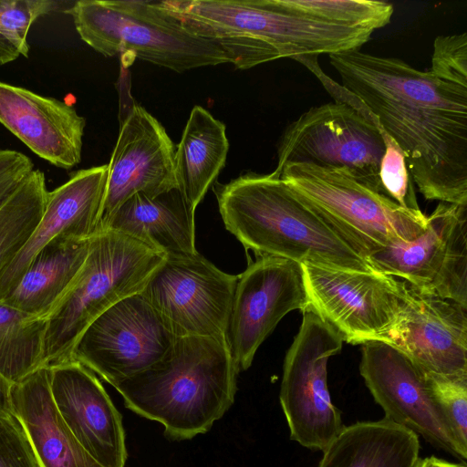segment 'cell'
<instances>
[{
    "instance_id": "6da1fadb",
    "label": "cell",
    "mask_w": 467,
    "mask_h": 467,
    "mask_svg": "<svg viewBox=\"0 0 467 467\" xmlns=\"http://www.w3.org/2000/svg\"><path fill=\"white\" fill-rule=\"evenodd\" d=\"M328 57L400 148L424 198L467 204V87L359 49Z\"/></svg>"
},
{
    "instance_id": "7a4b0ae2",
    "label": "cell",
    "mask_w": 467,
    "mask_h": 467,
    "mask_svg": "<svg viewBox=\"0 0 467 467\" xmlns=\"http://www.w3.org/2000/svg\"><path fill=\"white\" fill-rule=\"evenodd\" d=\"M163 5L192 32L216 43L238 69L279 58L358 50L374 32L306 16L282 0H170Z\"/></svg>"
},
{
    "instance_id": "3957f363",
    "label": "cell",
    "mask_w": 467,
    "mask_h": 467,
    "mask_svg": "<svg viewBox=\"0 0 467 467\" xmlns=\"http://www.w3.org/2000/svg\"><path fill=\"white\" fill-rule=\"evenodd\" d=\"M214 192L226 230L256 256L377 272L275 171L245 172Z\"/></svg>"
},
{
    "instance_id": "277c9868",
    "label": "cell",
    "mask_w": 467,
    "mask_h": 467,
    "mask_svg": "<svg viewBox=\"0 0 467 467\" xmlns=\"http://www.w3.org/2000/svg\"><path fill=\"white\" fill-rule=\"evenodd\" d=\"M239 371L226 337H176L158 362L113 387L125 406L175 440L208 431L234 402Z\"/></svg>"
},
{
    "instance_id": "5b68a950",
    "label": "cell",
    "mask_w": 467,
    "mask_h": 467,
    "mask_svg": "<svg viewBox=\"0 0 467 467\" xmlns=\"http://www.w3.org/2000/svg\"><path fill=\"white\" fill-rule=\"evenodd\" d=\"M65 13L79 37L104 57L130 52L178 73L231 63L216 43L188 29L161 1L79 0Z\"/></svg>"
},
{
    "instance_id": "8992f818",
    "label": "cell",
    "mask_w": 467,
    "mask_h": 467,
    "mask_svg": "<svg viewBox=\"0 0 467 467\" xmlns=\"http://www.w3.org/2000/svg\"><path fill=\"white\" fill-rule=\"evenodd\" d=\"M163 259L129 236L99 230L78 275L46 317L45 366L73 360L74 348L91 322L119 301L140 293Z\"/></svg>"
},
{
    "instance_id": "52a82bcc",
    "label": "cell",
    "mask_w": 467,
    "mask_h": 467,
    "mask_svg": "<svg viewBox=\"0 0 467 467\" xmlns=\"http://www.w3.org/2000/svg\"><path fill=\"white\" fill-rule=\"evenodd\" d=\"M277 174L366 260L395 243L414 240L427 226L420 209L400 206L346 169L289 163Z\"/></svg>"
},
{
    "instance_id": "ba28073f",
    "label": "cell",
    "mask_w": 467,
    "mask_h": 467,
    "mask_svg": "<svg viewBox=\"0 0 467 467\" xmlns=\"http://www.w3.org/2000/svg\"><path fill=\"white\" fill-rule=\"evenodd\" d=\"M302 313L284 360L279 399L291 440L324 451L345 427L330 397L327 370L329 358L341 351L345 340L310 307Z\"/></svg>"
},
{
    "instance_id": "9c48e42d",
    "label": "cell",
    "mask_w": 467,
    "mask_h": 467,
    "mask_svg": "<svg viewBox=\"0 0 467 467\" xmlns=\"http://www.w3.org/2000/svg\"><path fill=\"white\" fill-rule=\"evenodd\" d=\"M384 151L376 125L347 104L326 103L310 108L285 129L274 171L278 173L289 163L346 169L368 187L387 195L379 175Z\"/></svg>"
},
{
    "instance_id": "30bf717a",
    "label": "cell",
    "mask_w": 467,
    "mask_h": 467,
    "mask_svg": "<svg viewBox=\"0 0 467 467\" xmlns=\"http://www.w3.org/2000/svg\"><path fill=\"white\" fill-rule=\"evenodd\" d=\"M309 307L347 343L385 341L410 296L405 281L379 273L302 264Z\"/></svg>"
},
{
    "instance_id": "8fae6325",
    "label": "cell",
    "mask_w": 467,
    "mask_h": 467,
    "mask_svg": "<svg viewBox=\"0 0 467 467\" xmlns=\"http://www.w3.org/2000/svg\"><path fill=\"white\" fill-rule=\"evenodd\" d=\"M375 271L467 307V204L440 202L425 230L370 254Z\"/></svg>"
},
{
    "instance_id": "7c38bea8",
    "label": "cell",
    "mask_w": 467,
    "mask_h": 467,
    "mask_svg": "<svg viewBox=\"0 0 467 467\" xmlns=\"http://www.w3.org/2000/svg\"><path fill=\"white\" fill-rule=\"evenodd\" d=\"M237 278L199 253L164 257L140 294L176 337H226Z\"/></svg>"
},
{
    "instance_id": "4fadbf2b",
    "label": "cell",
    "mask_w": 467,
    "mask_h": 467,
    "mask_svg": "<svg viewBox=\"0 0 467 467\" xmlns=\"http://www.w3.org/2000/svg\"><path fill=\"white\" fill-rule=\"evenodd\" d=\"M175 340L139 293L119 301L91 322L78 338L72 358L114 386L154 365Z\"/></svg>"
},
{
    "instance_id": "5bb4252c",
    "label": "cell",
    "mask_w": 467,
    "mask_h": 467,
    "mask_svg": "<svg viewBox=\"0 0 467 467\" xmlns=\"http://www.w3.org/2000/svg\"><path fill=\"white\" fill-rule=\"evenodd\" d=\"M359 372L386 419L466 464L467 448L434 399L425 372L405 353L383 341L365 342Z\"/></svg>"
},
{
    "instance_id": "9a60e30c",
    "label": "cell",
    "mask_w": 467,
    "mask_h": 467,
    "mask_svg": "<svg viewBox=\"0 0 467 467\" xmlns=\"http://www.w3.org/2000/svg\"><path fill=\"white\" fill-rule=\"evenodd\" d=\"M308 308L302 264L256 256L238 275L226 332L237 370L249 368L261 344L287 313Z\"/></svg>"
},
{
    "instance_id": "2e32d148",
    "label": "cell",
    "mask_w": 467,
    "mask_h": 467,
    "mask_svg": "<svg viewBox=\"0 0 467 467\" xmlns=\"http://www.w3.org/2000/svg\"><path fill=\"white\" fill-rule=\"evenodd\" d=\"M174 154L175 146L157 119L133 100L119 103L101 221L135 193L156 195L177 187Z\"/></svg>"
},
{
    "instance_id": "e0dca14e",
    "label": "cell",
    "mask_w": 467,
    "mask_h": 467,
    "mask_svg": "<svg viewBox=\"0 0 467 467\" xmlns=\"http://www.w3.org/2000/svg\"><path fill=\"white\" fill-rule=\"evenodd\" d=\"M108 164L78 170L48 192L43 214L12 261L0 271V301L18 284L37 254L58 238L86 240L99 231Z\"/></svg>"
},
{
    "instance_id": "ac0fdd59",
    "label": "cell",
    "mask_w": 467,
    "mask_h": 467,
    "mask_svg": "<svg viewBox=\"0 0 467 467\" xmlns=\"http://www.w3.org/2000/svg\"><path fill=\"white\" fill-rule=\"evenodd\" d=\"M55 405L81 446L103 467H124L121 416L95 373L77 360L49 367Z\"/></svg>"
},
{
    "instance_id": "d6986e66",
    "label": "cell",
    "mask_w": 467,
    "mask_h": 467,
    "mask_svg": "<svg viewBox=\"0 0 467 467\" xmlns=\"http://www.w3.org/2000/svg\"><path fill=\"white\" fill-rule=\"evenodd\" d=\"M383 342L424 372L467 376V307L410 285L401 317Z\"/></svg>"
},
{
    "instance_id": "ffe728a7",
    "label": "cell",
    "mask_w": 467,
    "mask_h": 467,
    "mask_svg": "<svg viewBox=\"0 0 467 467\" xmlns=\"http://www.w3.org/2000/svg\"><path fill=\"white\" fill-rule=\"evenodd\" d=\"M0 123L57 168L81 161L86 119L65 101L0 81Z\"/></svg>"
},
{
    "instance_id": "44dd1931",
    "label": "cell",
    "mask_w": 467,
    "mask_h": 467,
    "mask_svg": "<svg viewBox=\"0 0 467 467\" xmlns=\"http://www.w3.org/2000/svg\"><path fill=\"white\" fill-rule=\"evenodd\" d=\"M194 213L178 187L156 195L139 192L102 220L99 230L129 236L164 257L189 256L198 253Z\"/></svg>"
},
{
    "instance_id": "7402d4cb",
    "label": "cell",
    "mask_w": 467,
    "mask_h": 467,
    "mask_svg": "<svg viewBox=\"0 0 467 467\" xmlns=\"http://www.w3.org/2000/svg\"><path fill=\"white\" fill-rule=\"evenodd\" d=\"M13 413L41 467H103L78 441L59 414L49 387V367L12 384Z\"/></svg>"
},
{
    "instance_id": "603a6c76",
    "label": "cell",
    "mask_w": 467,
    "mask_h": 467,
    "mask_svg": "<svg viewBox=\"0 0 467 467\" xmlns=\"http://www.w3.org/2000/svg\"><path fill=\"white\" fill-rule=\"evenodd\" d=\"M419 436L383 418L345 426L317 467H417Z\"/></svg>"
},
{
    "instance_id": "cb8c5ba5",
    "label": "cell",
    "mask_w": 467,
    "mask_h": 467,
    "mask_svg": "<svg viewBox=\"0 0 467 467\" xmlns=\"http://www.w3.org/2000/svg\"><path fill=\"white\" fill-rule=\"evenodd\" d=\"M91 239H55L35 257L18 284L1 301L47 317L80 271Z\"/></svg>"
},
{
    "instance_id": "d4e9b609",
    "label": "cell",
    "mask_w": 467,
    "mask_h": 467,
    "mask_svg": "<svg viewBox=\"0 0 467 467\" xmlns=\"http://www.w3.org/2000/svg\"><path fill=\"white\" fill-rule=\"evenodd\" d=\"M225 126L207 109L194 106L175 149L177 187L195 211L224 167L229 141Z\"/></svg>"
},
{
    "instance_id": "484cf974",
    "label": "cell",
    "mask_w": 467,
    "mask_h": 467,
    "mask_svg": "<svg viewBox=\"0 0 467 467\" xmlns=\"http://www.w3.org/2000/svg\"><path fill=\"white\" fill-rule=\"evenodd\" d=\"M47 318L0 301V374L16 383L45 367Z\"/></svg>"
},
{
    "instance_id": "4316f807",
    "label": "cell",
    "mask_w": 467,
    "mask_h": 467,
    "mask_svg": "<svg viewBox=\"0 0 467 467\" xmlns=\"http://www.w3.org/2000/svg\"><path fill=\"white\" fill-rule=\"evenodd\" d=\"M48 192L44 172L34 169L0 206V271L16 255L36 228Z\"/></svg>"
},
{
    "instance_id": "83f0119b",
    "label": "cell",
    "mask_w": 467,
    "mask_h": 467,
    "mask_svg": "<svg viewBox=\"0 0 467 467\" xmlns=\"http://www.w3.org/2000/svg\"><path fill=\"white\" fill-rule=\"evenodd\" d=\"M292 11L329 24L376 31L387 26L394 7L375 0H283Z\"/></svg>"
},
{
    "instance_id": "f1b7e54d",
    "label": "cell",
    "mask_w": 467,
    "mask_h": 467,
    "mask_svg": "<svg viewBox=\"0 0 467 467\" xmlns=\"http://www.w3.org/2000/svg\"><path fill=\"white\" fill-rule=\"evenodd\" d=\"M58 5L48 0H0V66L28 57L31 26Z\"/></svg>"
},
{
    "instance_id": "f546056e",
    "label": "cell",
    "mask_w": 467,
    "mask_h": 467,
    "mask_svg": "<svg viewBox=\"0 0 467 467\" xmlns=\"http://www.w3.org/2000/svg\"><path fill=\"white\" fill-rule=\"evenodd\" d=\"M431 391L461 444L467 448V376L425 372Z\"/></svg>"
},
{
    "instance_id": "4dcf8cb0",
    "label": "cell",
    "mask_w": 467,
    "mask_h": 467,
    "mask_svg": "<svg viewBox=\"0 0 467 467\" xmlns=\"http://www.w3.org/2000/svg\"><path fill=\"white\" fill-rule=\"evenodd\" d=\"M379 130L385 145L379 171L385 193L402 207L420 209L404 153L381 125L379 127Z\"/></svg>"
},
{
    "instance_id": "1f68e13d",
    "label": "cell",
    "mask_w": 467,
    "mask_h": 467,
    "mask_svg": "<svg viewBox=\"0 0 467 467\" xmlns=\"http://www.w3.org/2000/svg\"><path fill=\"white\" fill-rule=\"evenodd\" d=\"M430 71L441 79L467 87V34L439 36Z\"/></svg>"
},
{
    "instance_id": "d6a6232c",
    "label": "cell",
    "mask_w": 467,
    "mask_h": 467,
    "mask_svg": "<svg viewBox=\"0 0 467 467\" xmlns=\"http://www.w3.org/2000/svg\"><path fill=\"white\" fill-rule=\"evenodd\" d=\"M0 467H41L13 412H0Z\"/></svg>"
},
{
    "instance_id": "836d02e7",
    "label": "cell",
    "mask_w": 467,
    "mask_h": 467,
    "mask_svg": "<svg viewBox=\"0 0 467 467\" xmlns=\"http://www.w3.org/2000/svg\"><path fill=\"white\" fill-rule=\"evenodd\" d=\"M34 163L21 151L0 149V206L33 171Z\"/></svg>"
},
{
    "instance_id": "e575fe53",
    "label": "cell",
    "mask_w": 467,
    "mask_h": 467,
    "mask_svg": "<svg viewBox=\"0 0 467 467\" xmlns=\"http://www.w3.org/2000/svg\"><path fill=\"white\" fill-rule=\"evenodd\" d=\"M11 386L12 383L0 374V412H13L10 399Z\"/></svg>"
},
{
    "instance_id": "d590c367",
    "label": "cell",
    "mask_w": 467,
    "mask_h": 467,
    "mask_svg": "<svg viewBox=\"0 0 467 467\" xmlns=\"http://www.w3.org/2000/svg\"><path fill=\"white\" fill-rule=\"evenodd\" d=\"M417 467H466L465 463L450 462L434 455L420 459Z\"/></svg>"
}]
</instances>
